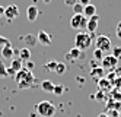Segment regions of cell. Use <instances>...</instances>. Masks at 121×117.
Segmentation results:
<instances>
[{
    "label": "cell",
    "instance_id": "12",
    "mask_svg": "<svg viewBox=\"0 0 121 117\" xmlns=\"http://www.w3.org/2000/svg\"><path fill=\"white\" fill-rule=\"evenodd\" d=\"M15 56V50L12 47V44H7V46L2 47V57L6 59V60H12Z\"/></svg>",
    "mask_w": 121,
    "mask_h": 117
},
{
    "label": "cell",
    "instance_id": "6",
    "mask_svg": "<svg viewBox=\"0 0 121 117\" xmlns=\"http://www.w3.org/2000/svg\"><path fill=\"white\" fill-rule=\"evenodd\" d=\"M86 22H88V19L82 13H74L70 19V26L73 29H83L86 28Z\"/></svg>",
    "mask_w": 121,
    "mask_h": 117
},
{
    "label": "cell",
    "instance_id": "22",
    "mask_svg": "<svg viewBox=\"0 0 121 117\" xmlns=\"http://www.w3.org/2000/svg\"><path fill=\"white\" fill-rule=\"evenodd\" d=\"M93 100L102 103V101H107V97H105V94H104V91H98L96 94L93 95Z\"/></svg>",
    "mask_w": 121,
    "mask_h": 117
},
{
    "label": "cell",
    "instance_id": "32",
    "mask_svg": "<svg viewBox=\"0 0 121 117\" xmlns=\"http://www.w3.org/2000/svg\"><path fill=\"white\" fill-rule=\"evenodd\" d=\"M76 3H77V0H64V5L69 6V7H73Z\"/></svg>",
    "mask_w": 121,
    "mask_h": 117
},
{
    "label": "cell",
    "instance_id": "7",
    "mask_svg": "<svg viewBox=\"0 0 121 117\" xmlns=\"http://www.w3.org/2000/svg\"><path fill=\"white\" fill-rule=\"evenodd\" d=\"M3 16L6 18L7 21H13L19 16V7L16 5H9L7 7H4V12H3Z\"/></svg>",
    "mask_w": 121,
    "mask_h": 117
},
{
    "label": "cell",
    "instance_id": "33",
    "mask_svg": "<svg viewBox=\"0 0 121 117\" xmlns=\"http://www.w3.org/2000/svg\"><path fill=\"white\" fill-rule=\"evenodd\" d=\"M77 3H80L83 7L85 6H88V5H91V0H77Z\"/></svg>",
    "mask_w": 121,
    "mask_h": 117
},
{
    "label": "cell",
    "instance_id": "23",
    "mask_svg": "<svg viewBox=\"0 0 121 117\" xmlns=\"http://www.w3.org/2000/svg\"><path fill=\"white\" fill-rule=\"evenodd\" d=\"M56 66H57V61L56 60H51V61L47 63V65H44V69H47L48 72H54L56 70Z\"/></svg>",
    "mask_w": 121,
    "mask_h": 117
},
{
    "label": "cell",
    "instance_id": "35",
    "mask_svg": "<svg viewBox=\"0 0 121 117\" xmlns=\"http://www.w3.org/2000/svg\"><path fill=\"white\" fill-rule=\"evenodd\" d=\"M3 12H4V7H3V6H0V18L3 16Z\"/></svg>",
    "mask_w": 121,
    "mask_h": 117
},
{
    "label": "cell",
    "instance_id": "31",
    "mask_svg": "<svg viewBox=\"0 0 121 117\" xmlns=\"http://www.w3.org/2000/svg\"><path fill=\"white\" fill-rule=\"evenodd\" d=\"M115 35H117V38L121 40V21L117 23V28H115Z\"/></svg>",
    "mask_w": 121,
    "mask_h": 117
},
{
    "label": "cell",
    "instance_id": "29",
    "mask_svg": "<svg viewBox=\"0 0 121 117\" xmlns=\"http://www.w3.org/2000/svg\"><path fill=\"white\" fill-rule=\"evenodd\" d=\"M109 117H121V113L120 111H117V110H108V111H105Z\"/></svg>",
    "mask_w": 121,
    "mask_h": 117
},
{
    "label": "cell",
    "instance_id": "20",
    "mask_svg": "<svg viewBox=\"0 0 121 117\" xmlns=\"http://www.w3.org/2000/svg\"><path fill=\"white\" fill-rule=\"evenodd\" d=\"M64 72H66V65H64V63H61V61H57V66H56L54 73H57V75H63Z\"/></svg>",
    "mask_w": 121,
    "mask_h": 117
},
{
    "label": "cell",
    "instance_id": "34",
    "mask_svg": "<svg viewBox=\"0 0 121 117\" xmlns=\"http://www.w3.org/2000/svg\"><path fill=\"white\" fill-rule=\"evenodd\" d=\"M32 67H34V63H32L31 60H28V61H26V69H28V70H31Z\"/></svg>",
    "mask_w": 121,
    "mask_h": 117
},
{
    "label": "cell",
    "instance_id": "21",
    "mask_svg": "<svg viewBox=\"0 0 121 117\" xmlns=\"http://www.w3.org/2000/svg\"><path fill=\"white\" fill-rule=\"evenodd\" d=\"M66 91V88L63 86V85H54V89H53V94L54 95H63V92Z\"/></svg>",
    "mask_w": 121,
    "mask_h": 117
},
{
    "label": "cell",
    "instance_id": "5",
    "mask_svg": "<svg viewBox=\"0 0 121 117\" xmlns=\"http://www.w3.org/2000/svg\"><path fill=\"white\" fill-rule=\"evenodd\" d=\"M95 48H98L101 51H109L112 48L111 46V40L108 37H105V35H98L96 40H95Z\"/></svg>",
    "mask_w": 121,
    "mask_h": 117
},
{
    "label": "cell",
    "instance_id": "9",
    "mask_svg": "<svg viewBox=\"0 0 121 117\" xmlns=\"http://www.w3.org/2000/svg\"><path fill=\"white\" fill-rule=\"evenodd\" d=\"M98 22H99V15L95 13L93 16L88 18V22H86V31H88L89 34H93L95 31H96L98 28Z\"/></svg>",
    "mask_w": 121,
    "mask_h": 117
},
{
    "label": "cell",
    "instance_id": "10",
    "mask_svg": "<svg viewBox=\"0 0 121 117\" xmlns=\"http://www.w3.org/2000/svg\"><path fill=\"white\" fill-rule=\"evenodd\" d=\"M37 42H39L41 46H44V47H48V46H51V42H53V38H51V35L47 34L45 31H39L37 34Z\"/></svg>",
    "mask_w": 121,
    "mask_h": 117
},
{
    "label": "cell",
    "instance_id": "8",
    "mask_svg": "<svg viewBox=\"0 0 121 117\" xmlns=\"http://www.w3.org/2000/svg\"><path fill=\"white\" fill-rule=\"evenodd\" d=\"M66 60L67 61H74V60H79V59H85V53L82 51V50H79V48H76V47H73L70 51H67L66 53Z\"/></svg>",
    "mask_w": 121,
    "mask_h": 117
},
{
    "label": "cell",
    "instance_id": "4",
    "mask_svg": "<svg viewBox=\"0 0 121 117\" xmlns=\"http://www.w3.org/2000/svg\"><path fill=\"white\" fill-rule=\"evenodd\" d=\"M118 65V59H115L112 54H108V56H104V59L101 60V67L107 72H112Z\"/></svg>",
    "mask_w": 121,
    "mask_h": 117
},
{
    "label": "cell",
    "instance_id": "16",
    "mask_svg": "<svg viewBox=\"0 0 121 117\" xmlns=\"http://www.w3.org/2000/svg\"><path fill=\"white\" fill-rule=\"evenodd\" d=\"M19 59H21L22 61L31 60V50H29L28 47H22V48L19 50Z\"/></svg>",
    "mask_w": 121,
    "mask_h": 117
},
{
    "label": "cell",
    "instance_id": "3",
    "mask_svg": "<svg viewBox=\"0 0 121 117\" xmlns=\"http://www.w3.org/2000/svg\"><path fill=\"white\" fill-rule=\"evenodd\" d=\"M91 46H92V35L89 32L80 31V32L76 34V37H74V47L76 48L85 51V50H88Z\"/></svg>",
    "mask_w": 121,
    "mask_h": 117
},
{
    "label": "cell",
    "instance_id": "25",
    "mask_svg": "<svg viewBox=\"0 0 121 117\" xmlns=\"http://www.w3.org/2000/svg\"><path fill=\"white\" fill-rule=\"evenodd\" d=\"M104 56H105V53H104V51H101V50H98V48L93 50V57L96 59V60H102Z\"/></svg>",
    "mask_w": 121,
    "mask_h": 117
},
{
    "label": "cell",
    "instance_id": "18",
    "mask_svg": "<svg viewBox=\"0 0 121 117\" xmlns=\"http://www.w3.org/2000/svg\"><path fill=\"white\" fill-rule=\"evenodd\" d=\"M41 89L42 91H45V92H48V94H53V89H54V84L51 82V80H42L41 82Z\"/></svg>",
    "mask_w": 121,
    "mask_h": 117
},
{
    "label": "cell",
    "instance_id": "14",
    "mask_svg": "<svg viewBox=\"0 0 121 117\" xmlns=\"http://www.w3.org/2000/svg\"><path fill=\"white\" fill-rule=\"evenodd\" d=\"M98 86H99V91H111V89H112L111 80H108L107 78L99 79V80H98Z\"/></svg>",
    "mask_w": 121,
    "mask_h": 117
},
{
    "label": "cell",
    "instance_id": "17",
    "mask_svg": "<svg viewBox=\"0 0 121 117\" xmlns=\"http://www.w3.org/2000/svg\"><path fill=\"white\" fill-rule=\"evenodd\" d=\"M95 13H96V7H95L93 5H88V6H85L83 7V16L88 19V18H91V16H93Z\"/></svg>",
    "mask_w": 121,
    "mask_h": 117
},
{
    "label": "cell",
    "instance_id": "24",
    "mask_svg": "<svg viewBox=\"0 0 121 117\" xmlns=\"http://www.w3.org/2000/svg\"><path fill=\"white\" fill-rule=\"evenodd\" d=\"M111 100H114V101H121V92L117 91V89H112V91H111Z\"/></svg>",
    "mask_w": 121,
    "mask_h": 117
},
{
    "label": "cell",
    "instance_id": "13",
    "mask_svg": "<svg viewBox=\"0 0 121 117\" xmlns=\"http://www.w3.org/2000/svg\"><path fill=\"white\" fill-rule=\"evenodd\" d=\"M89 75H91V78L99 80V79H102L104 76H105V70H104L101 66H96V67H92V69H91Z\"/></svg>",
    "mask_w": 121,
    "mask_h": 117
},
{
    "label": "cell",
    "instance_id": "27",
    "mask_svg": "<svg viewBox=\"0 0 121 117\" xmlns=\"http://www.w3.org/2000/svg\"><path fill=\"white\" fill-rule=\"evenodd\" d=\"M0 78H7V72H6V66L3 61H0Z\"/></svg>",
    "mask_w": 121,
    "mask_h": 117
},
{
    "label": "cell",
    "instance_id": "11",
    "mask_svg": "<svg viewBox=\"0 0 121 117\" xmlns=\"http://www.w3.org/2000/svg\"><path fill=\"white\" fill-rule=\"evenodd\" d=\"M38 13H39V10L35 5H31V6L26 7V19L29 22H35L37 18H38Z\"/></svg>",
    "mask_w": 121,
    "mask_h": 117
},
{
    "label": "cell",
    "instance_id": "26",
    "mask_svg": "<svg viewBox=\"0 0 121 117\" xmlns=\"http://www.w3.org/2000/svg\"><path fill=\"white\" fill-rule=\"evenodd\" d=\"M111 50H112V56L115 59H121V47L117 46V47H112Z\"/></svg>",
    "mask_w": 121,
    "mask_h": 117
},
{
    "label": "cell",
    "instance_id": "37",
    "mask_svg": "<svg viewBox=\"0 0 121 117\" xmlns=\"http://www.w3.org/2000/svg\"><path fill=\"white\" fill-rule=\"evenodd\" d=\"M42 2H44L45 5H48V3H51V0H42Z\"/></svg>",
    "mask_w": 121,
    "mask_h": 117
},
{
    "label": "cell",
    "instance_id": "36",
    "mask_svg": "<svg viewBox=\"0 0 121 117\" xmlns=\"http://www.w3.org/2000/svg\"><path fill=\"white\" fill-rule=\"evenodd\" d=\"M98 117H109V116H108V114H107V113H101V114H99V116H98Z\"/></svg>",
    "mask_w": 121,
    "mask_h": 117
},
{
    "label": "cell",
    "instance_id": "19",
    "mask_svg": "<svg viewBox=\"0 0 121 117\" xmlns=\"http://www.w3.org/2000/svg\"><path fill=\"white\" fill-rule=\"evenodd\" d=\"M23 42L26 44V47H32L34 44L37 42V37L34 34H28V35H25V37H23Z\"/></svg>",
    "mask_w": 121,
    "mask_h": 117
},
{
    "label": "cell",
    "instance_id": "15",
    "mask_svg": "<svg viewBox=\"0 0 121 117\" xmlns=\"http://www.w3.org/2000/svg\"><path fill=\"white\" fill-rule=\"evenodd\" d=\"M22 66H23V61L19 59V57H13L12 60H10V69L12 70H15V72H19L21 69H22Z\"/></svg>",
    "mask_w": 121,
    "mask_h": 117
},
{
    "label": "cell",
    "instance_id": "2",
    "mask_svg": "<svg viewBox=\"0 0 121 117\" xmlns=\"http://www.w3.org/2000/svg\"><path fill=\"white\" fill-rule=\"evenodd\" d=\"M35 111L39 117H53L57 111L56 105L51 103V101H39L37 105H35Z\"/></svg>",
    "mask_w": 121,
    "mask_h": 117
},
{
    "label": "cell",
    "instance_id": "1",
    "mask_svg": "<svg viewBox=\"0 0 121 117\" xmlns=\"http://www.w3.org/2000/svg\"><path fill=\"white\" fill-rule=\"evenodd\" d=\"M15 79H16V84H18V86L21 89H29L32 88L34 85H35V76H34V73L31 70H28L26 67L21 69L19 72H16L15 75Z\"/></svg>",
    "mask_w": 121,
    "mask_h": 117
},
{
    "label": "cell",
    "instance_id": "28",
    "mask_svg": "<svg viewBox=\"0 0 121 117\" xmlns=\"http://www.w3.org/2000/svg\"><path fill=\"white\" fill-rule=\"evenodd\" d=\"M73 12H74V13H83V6H82L80 3H76V5L73 6Z\"/></svg>",
    "mask_w": 121,
    "mask_h": 117
},
{
    "label": "cell",
    "instance_id": "30",
    "mask_svg": "<svg viewBox=\"0 0 121 117\" xmlns=\"http://www.w3.org/2000/svg\"><path fill=\"white\" fill-rule=\"evenodd\" d=\"M7 44H10L9 38H6V37H3V35H0V47H4V46H7Z\"/></svg>",
    "mask_w": 121,
    "mask_h": 117
}]
</instances>
